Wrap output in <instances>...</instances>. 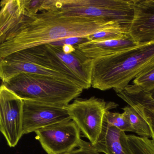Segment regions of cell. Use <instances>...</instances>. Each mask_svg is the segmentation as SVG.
Masks as SVG:
<instances>
[{"label":"cell","instance_id":"obj_1","mask_svg":"<svg viewBox=\"0 0 154 154\" xmlns=\"http://www.w3.org/2000/svg\"><path fill=\"white\" fill-rule=\"evenodd\" d=\"M112 22L90 17H66L57 10L24 13L0 40V59L17 52L63 38L86 37Z\"/></svg>","mask_w":154,"mask_h":154},{"label":"cell","instance_id":"obj_2","mask_svg":"<svg viewBox=\"0 0 154 154\" xmlns=\"http://www.w3.org/2000/svg\"><path fill=\"white\" fill-rule=\"evenodd\" d=\"M154 64V42L137 46L113 55L93 60L91 85L105 91L123 90L139 75Z\"/></svg>","mask_w":154,"mask_h":154},{"label":"cell","instance_id":"obj_3","mask_svg":"<svg viewBox=\"0 0 154 154\" xmlns=\"http://www.w3.org/2000/svg\"><path fill=\"white\" fill-rule=\"evenodd\" d=\"M20 73L50 76L76 85L84 90L91 87L45 45L20 50L0 59V77L2 84Z\"/></svg>","mask_w":154,"mask_h":154},{"label":"cell","instance_id":"obj_4","mask_svg":"<svg viewBox=\"0 0 154 154\" xmlns=\"http://www.w3.org/2000/svg\"><path fill=\"white\" fill-rule=\"evenodd\" d=\"M23 100L66 107L82 92V87L53 77L20 73L2 84Z\"/></svg>","mask_w":154,"mask_h":154},{"label":"cell","instance_id":"obj_5","mask_svg":"<svg viewBox=\"0 0 154 154\" xmlns=\"http://www.w3.org/2000/svg\"><path fill=\"white\" fill-rule=\"evenodd\" d=\"M135 0H55L57 10L66 17H90L128 28Z\"/></svg>","mask_w":154,"mask_h":154},{"label":"cell","instance_id":"obj_6","mask_svg":"<svg viewBox=\"0 0 154 154\" xmlns=\"http://www.w3.org/2000/svg\"><path fill=\"white\" fill-rule=\"evenodd\" d=\"M118 106L115 103L93 96L87 99L76 98L66 109L84 137L94 145L101 133L105 112Z\"/></svg>","mask_w":154,"mask_h":154},{"label":"cell","instance_id":"obj_7","mask_svg":"<svg viewBox=\"0 0 154 154\" xmlns=\"http://www.w3.org/2000/svg\"><path fill=\"white\" fill-rule=\"evenodd\" d=\"M35 138L48 154H65L80 146L81 131L72 120L52 124L35 132Z\"/></svg>","mask_w":154,"mask_h":154},{"label":"cell","instance_id":"obj_8","mask_svg":"<svg viewBox=\"0 0 154 154\" xmlns=\"http://www.w3.org/2000/svg\"><path fill=\"white\" fill-rule=\"evenodd\" d=\"M24 100L4 84L0 88V131L8 146L14 147L23 134Z\"/></svg>","mask_w":154,"mask_h":154},{"label":"cell","instance_id":"obj_9","mask_svg":"<svg viewBox=\"0 0 154 154\" xmlns=\"http://www.w3.org/2000/svg\"><path fill=\"white\" fill-rule=\"evenodd\" d=\"M23 134H27L52 124L72 120L66 107L24 100Z\"/></svg>","mask_w":154,"mask_h":154},{"label":"cell","instance_id":"obj_10","mask_svg":"<svg viewBox=\"0 0 154 154\" xmlns=\"http://www.w3.org/2000/svg\"><path fill=\"white\" fill-rule=\"evenodd\" d=\"M134 10L129 34L139 44L154 42V0H135Z\"/></svg>","mask_w":154,"mask_h":154},{"label":"cell","instance_id":"obj_11","mask_svg":"<svg viewBox=\"0 0 154 154\" xmlns=\"http://www.w3.org/2000/svg\"><path fill=\"white\" fill-rule=\"evenodd\" d=\"M138 44L128 34L121 37L103 41H89L77 46L88 58L92 59L116 54L137 46Z\"/></svg>","mask_w":154,"mask_h":154},{"label":"cell","instance_id":"obj_12","mask_svg":"<svg viewBox=\"0 0 154 154\" xmlns=\"http://www.w3.org/2000/svg\"><path fill=\"white\" fill-rule=\"evenodd\" d=\"M127 135L125 131L108 124L104 117L101 133L93 146L98 152L105 154H133Z\"/></svg>","mask_w":154,"mask_h":154},{"label":"cell","instance_id":"obj_13","mask_svg":"<svg viewBox=\"0 0 154 154\" xmlns=\"http://www.w3.org/2000/svg\"><path fill=\"white\" fill-rule=\"evenodd\" d=\"M23 0H2L0 11V40L17 25L24 13Z\"/></svg>","mask_w":154,"mask_h":154},{"label":"cell","instance_id":"obj_14","mask_svg":"<svg viewBox=\"0 0 154 154\" xmlns=\"http://www.w3.org/2000/svg\"><path fill=\"white\" fill-rule=\"evenodd\" d=\"M117 95L129 105L137 104L149 109H154V90L147 92L135 85H129Z\"/></svg>","mask_w":154,"mask_h":154},{"label":"cell","instance_id":"obj_15","mask_svg":"<svg viewBox=\"0 0 154 154\" xmlns=\"http://www.w3.org/2000/svg\"><path fill=\"white\" fill-rule=\"evenodd\" d=\"M128 117L134 133L143 137L151 138L150 127L145 119L132 106H125L122 109Z\"/></svg>","mask_w":154,"mask_h":154},{"label":"cell","instance_id":"obj_16","mask_svg":"<svg viewBox=\"0 0 154 154\" xmlns=\"http://www.w3.org/2000/svg\"><path fill=\"white\" fill-rule=\"evenodd\" d=\"M128 34L127 28L117 23H112L88 36L89 41H99L121 37Z\"/></svg>","mask_w":154,"mask_h":154},{"label":"cell","instance_id":"obj_17","mask_svg":"<svg viewBox=\"0 0 154 154\" xmlns=\"http://www.w3.org/2000/svg\"><path fill=\"white\" fill-rule=\"evenodd\" d=\"M127 136L133 154H154V143L152 140L134 135Z\"/></svg>","mask_w":154,"mask_h":154},{"label":"cell","instance_id":"obj_18","mask_svg":"<svg viewBox=\"0 0 154 154\" xmlns=\"http://www.w3.org/2000/svg\"><path fill=\"white\" fill-rule=\"evenodd\" d=\"M104 119L108 124L122 131L134 132L130 122L124 112H112L107 110L104 115Z\"/></svg>","mask_w":154,"mask_h":154},{"label":"cell","instance_id":"obj_19","mask_svg":"<svg viewBox=\"0 0 154 154\" xmlns=\"http://www.w3.org/2000/svg\"><path fill=\"white\" fill-rule=\"evenodd\" d=\"M133 84L144 91H151L154 90V64L139 75L133 80Z\"/></svg>","mask_w":154,"mask_h":154},{"label":"cell","instance_id":"obj_20","mask_svg":"<svg viewBox=\"0 0 154 154\" xmlns=\"http://www.w3.org/2000/svg\"><path fill=\"white\" fill-rule=\"evenodd\" d=\"M65 154H100L94 148L90 142L82 140L80 146L77 148L69 153Z\"/></svg>","mask_w":154,"mask_h":154},{"label":"cell","instance_id":"obj_21","mask_svg":"<svg viewBox=\"0 0 154 154\" xmlns=\"http://www.w3.org/2000/svg\"><path fill=\"white\" fill-rule=\"evenodd\" d=\"M89 41L87 36L80 37H70L63 38L58 41L50 43L53 45L62 47L65 45H79L83 43Z\"/></svg>","mask_w":154,"mask_h":154},{"label":"cell","instance_id":"obj_22","mask_svg":"<svg viewBox=\"0 0 154 154\" xmlns=\"http://www.w3.org/2000/svg\"><path fill=\"white\" fill-rule=\"evenodd\" d=\"M130 106L133 107L148 123L154 128V109H149L137 104H131Z\"/></svg>","mask_w":154,"mask_h":154},{"label":"cell","instance_id":"obj_23","mask_svg":"<svg viewBox=\"0 0 154 154\" xmlns=\"http://www.w3.org/2000/svg\"><path fill=\"white\" fill-rule=\"evenodd\" d=\"M150 127V132H151V138L153 141V143H154V128L151 126L150 124L148 123Z\"/></svg>","mask_w":154,"mask_h":154}]
</instances>
